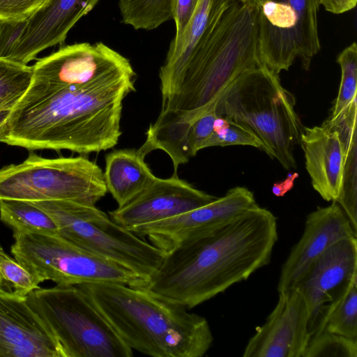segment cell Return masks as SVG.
<instances>
[{"instance_id": "cell-13", "label": "cell", "mask_w": 357, "mask_h": 357, "mask_svg": "<svg viewBox=\"0 0 357 357\" xmlns=\"http://www.w3.org/2000/svg\"><path fill=\"white\" fill-rule=\"evenodd\" d=\"M357 278V237L340 240L322 253L295 285L309 314L311 337L321 329L330 307Z\"/></svg>"}, {"instance_id": "cell-5", "label": "cell", "mask_w": 357, "mask_h": 357, "mask_svg": "<svg viewBox=\"0 0 357 357\" xmlns=\"http://www.w3.org/2000/svg\"><path fill=\"white\" fill-rule=\"evenodd\" d=\"M295 106L294 96L282 86L279 75L261 65L243 73L225 89L215 112L250 130L261 150L290 170L296 168L294 150L304 129Z\"/></svg>"}, {"instance_id": "cell-9", "label": "cell", "mask_w": 357, "mask_h": 357, "mask_svg": "<svg viewBox=\"0 0 357 357\" xmlns=\"http://www.w3.org/2000/svg\"><path fill=\"white\" fill-rule=\"evenodd\" d=\"M107 192L102 169L84 156L46 158L31 153L22 162L0 169V200L96 204Z\"/></svg>"}, {"instance_id": "cell-31", "label": "cell", "mask_w": 357, "mask_h": 357, "mask_svg": "<svg viewBox=\"0 0 357 357\" xmlns=\"http://www.w3.org/2000/svg\"><path fill=\"white\" fill-rule=\"evenodd\" d=\"M218 117L215 109L210 110L196 121L190 127L188 135V148L190 157L206 149V145L213 132L215 121Z\"/></svg>"}, {"instance_id": "cell-15", "label": "cell", "mask_w": 357, "mask_h": 357, "mask_svg": "<svg viewBox=\"0 0 357 357\" xmlns=\"http://www.w3.org/2000/svg\"><path fill=\"white\" fill-rule=\"evenodd\" d=\"M217 197L199 190L180 178L155 177L139 194L109 212V218L130 229L170 218L206 205Z\"/></svg>"}, {"instance_id": "cell-32", "label": "cell", "mask_w": 357, "mask_h": 357, "mask_svg": "<svg viewBox=\"0 0 357 357\" xmlns=\"http://www.w3.org/2000/svg\"><path fill=\"white\" fill-rule=\"evenodd\" d=\"M47 0H0V21H24Z\"/></svg>"}, {"instance_id": "cell-27", "label": "cell", "mask_w": 357, "mask_h": 357, "mask_svg": "<svg viewBox=\"0 0 357 357\" xmlns=\"http://www.w3.org/2000/svg\"><path fill=\"white\" fill-rule=\"evenodd\" d=\"M341 68L338 93L328 120L335 119L356 100L357 93V45L353 42L337 58Z\"/></svg>"}, {"instance_id": "cell-7", "label": "cell", "mask_w": 357, "mask_h": 357, "mask_svg": "<svg viewBox=\"0 0 357 357\" xmlns=\"http://www.w3.org/2000/svg\"><path fill=\"white\" fill-rule=\"evenodd\" d=\"M54 220L64 238L149 280L166 255L114 222L95 204L71 199L33 202Z\"/></svg>"}, {"instance_id": "cell-12", "label": "cell", "mask_w": 357, "mask_h": 357, "mask_svg": "<svg viewBox=\"0 0 357 357\" xmlns=\"http://www.w3.org/2000/svg\"><path fill=\"white\" fill-rule=\"evenodd\" d=\"M134 70L129 59L102 42L65 45L32 66L31 86L63 87L88 84Z\"/></svg>"}, {"instance_id": "cell-2", "label": "cell", "mask_w": 357, "mask_h": 357, "mask_svg": "<svg viewBox=\"0 0 357 357\" xmlns=\"http://www.w3.org/2000/svg\"><path fill=\"white\" fill-rule=\"evenodd\" d=\"M135 76L132 70L79 86L29 85L10 112L2 142L81 154L113 148L121 135L123 101L135 91Z\"/></svg>"}, {"instance_id": "cell-6", "label": "cell", "mask_w": 357, "mask_h": 357, "mask_svg": "<svg viewBox=\"0 0 357 357\" xmlns=\"http://www.w3.org/2000/svg\"><path fill=\"white\" fill-rule=\"evenodd\" d=\"M26 299L56 338L63 357L133 356V351L78 285L40 287Z\"/></svg>"}, {"instance_id": "cell-26", "label": "cell", "mask_w": 357, "mask_h": 357, "mask_svg": "<svg viewBox=\"0 0 357 357\" xmlns=\"http://www.w3.org/2000/svg\"><path fill=\"white\" fill-rule=\"evenodd\" d=\"M32 78V66L0 58V110H12Z\"/></svg>"}, {"instance_id": "cell-17", "label": "cell", "mask_w": 357, "mask_h": 357, "mask_svg": "<svg viewBox=\"0 0 357 357\" xmlns=\"http://www.w3.org/2000/svg\"><path fill=\"white\" fill-rule=\"evenodd\" d=\"M0 357H63L26 296L0 291Z\"/></svg>"}, {"instance_id": "cell-30", "label": "cell", "mask_w": 357, "mask_h": 357, "mask_svg": "<svg viewBox=\"0 0 357 357\" xmlns=\"http://www.w3.org/2000/svg\"><path fill=\"white\" fill-rule=\"evenodd\" d=\"M232 145L250 146L261 149L262 145L256 135L245 127L218 116L213 132L206 148Z\"/></svg>"}, {"instance_id": "cell-23", "label": "cell", "mask_w": 357, "mask_h": 357, "mask_svg": "<svg viewBox=\"0 0 357 357\" xmlns=\"http://www.w3.org/2000/svg\"><path fill=\"white\" fill-rule=\"evenodd\" d=\"M173 0H119L121 22L135 30L150 31L172 20Z\"/></svg>"}, {"instance_id": "cell-29", "label": "cell", "mask_w": 357, "mask_h": 357, "mask_svg": "<svg viewBox=\"0 0 357 357\" xmlns=\"http://www.w3.org/2000/svg\"><path fill=\"white\" fill-rule=\"evenodd\" d=\"M304 357H357V339L323 330L311 337Z\"/></svg>"}, {"instance_id": "cell-10", "label": "cell", "mask_w": 357, "mask_h": 357, "mask_svg": "<svg viewBox=\"0 0 357 357\" xmlns=\"http://www.w3.org/2000/svg\"><path fill=\"white\" fill-rule=\"evenodd\" d=\"M319 0H268L258 9V51L261 63L276 75L298 57L307 70L321 49Z\"/></svg>"}, {"instance_id": "cell-33", "label": "cell", "mask_w": 357, "mask_h": 357, "mask_svg": "<svg viewBox=\"0 0 357 357\" xmlns=\"http://www.w3.org/2000/svg\"><path fill=\"white\" fill-rule=\"evenodd\" d=\"M198 0H173L172 20L176 26L175 36L172 40H178L183 33L195 10Z\"/></svg>"}, {"instance_id": "cell-18", "label": "cell", "mask_w": 357, "mask_h": 357, "mask_svg": "<svg viewBox=\"0 0 357 357\" xmlns=\"http://www.w3.org/2000/svg\"><path fill=\"white\" fill-rule=\"evenodd\" d=\"M100 0H47L22 22L20 36L8 60L23 65L47 48L62 44L75 24Z\"/></svg>"}, {"instance_id": "cell-34", "label": "cell", "mask_w": 357, "mask_h": 357, "mask_svg": "<svg viewBox=\"0 0 357 357\" xmlns=\"http://www.w3.org/2000/svg\"><path fill=\"white\" fill-rule=\"evenodd\" d=\"M320 5L334 14H341L355 8L357 0H319Z\"/></svg>"}, {"instance_id": "cell-28", "label": "cell", "mask_w": 357, "mask_h": 357, "mask_svg": "<svg viewBox=\"0 0 357 357\" xmlns=\"http://www.w3.org/2000/svg\"><path fill=\"white\" fill-rule=\"evenodd\" d=\"M43 280L31 273L0 245V291L26 296L40 288Z\"/></svg>"}, {"instance_id": "cell-20", "label": "cell", "mask_w": 357, "mask_h": 357, "mask_svg": "<svg viewBox=\"0 0 357 357\" xmlns=\"http://www.w3.org/2000/svg\"><path fill=\"white\" fill-rule=\"evenodd\" d=\"M233 0H198L183 35L172 40L159 71L161 94L172 86L185 67L193 50Z\"/></svg>"}, {"instance_id": "cell-19", "label": "cell", "mask_w": 357, "mask_h": 357, "mask_svg": "<svg viewBox=\"0 0 357 357\" xmlns=\"http://www.w3.org/2000/svg\"><path fill=\"white\" fill-rule=\"evenodd\" d=\"M300 144L314 190L323 199L337 202L344 158L338 132L323 126L304 127Z\"/></svg>"}, {"instance_id": "cell-3", "label": "cell", "mask_w": 357, "mask_h": 357, "mask_svg": "<svg viewBox=\"0 0 357 357\" xmlns=\"http://www.w3.org/2000/svg\"><path fill=\"white\" fill-rule=\"evenodd\" d=\"M278 239L276 217L257 204L167 254L143 289L193 308L268 265Z\"/></svg>"}, {"instance_id": "cell-35", "label": "cell", "mask_w": 357, "mask_h": 357, "mask_svg": "<svg viewBox=\"0 0 357 357\" xmlns=\"http://www.w3.org/2000/svg\"><path fill=\"white\" fill-rule=\"evenodd\" d=\"M290 177L285 180L282 183L275 184L273 187V192L278 197L283 196L288 190L293 187V181L296 177L298 176V174L294 173L289 175Z\"/></svg>"}, {"instance_id": "cell-22", "label": "cell", "mask_w": 357, "mask_h": 357, "mask_svg": "<svg viewBox=\"0 0 357 357\" xmlns=\"http://www.w3.org/2000/svg\"><path fill=\"white\" fill-rule=\"evenodd\" d=\"M0 220L13 233L37 231L59 234L52 218L32 202L17 200H0Z\"/></svg>"}, {"instance_id": "cell-1", "label": "cell", "mask_w": 357, "mask_h": 357, "mask_svg": "<svg viewBox=\"0 0 357 357\" xmlns=\"http://www.w3.org/2000/svg\"><path fill=\"white\" fill-rule=\"evenodd\" d=\"M263 65L258 51V10L233 0L193 50L183 70L162 95L161 109L146 132V153L165 151L174 169L190 158L192 123L215 109L220 96L240 75Z\"/></svg>"}, {"instance_id": "cell-8", "label": "cell", "mask_w": 357, "mask_h": 357, "mask_svg": "<svg viewBox=\"0 0 357 357\" xmlns=\"http://www.w3.org/2000/svg\"><path fill=\"white\" fill-rule=\"evenodd\" d=\"M10 251L43 282L58 285L114 282L143 288L148 280L112 261L73 243L59 234L37 231L13 233Z\"/></svg>"}, {"instance_id": "cell-4", "label": "cell", "mask_w": 357, "mask_h": 357, "mask_svg": "<svg viewBox=\"0 0 357 357\" xmlns=\"http://www.w3.org/2000/svg\"><path fill=\"white\" fill-rule=\"evenodd\" d=\"M78 286L132 351L153 357H201L212 345L207 320L183 305L121 283Z\"/></svg>"}, {"instance_id": "cell-37", "label": "cell", "mask_w": 357, "mask_h": 357, "mask_svg": "<svg viewBox=\"0 0 357 357\" xmlns=\"http://www.w3.org/2000/svg\"><path fill=\"white\" fill-rule=\"evenodd\" d=\"M241 3L250 6L251 8L259 9L261 5L268 0H237Z\"/></svg>"}, {"instance_id": "cell-21", "label": "cell", "mask_w": 357, "mask_h": 357, "mask_svg": "<svg viewBox=\"0 0 357 357\" xmlns=\"http://www.w3.org/2000/svg\"><path fill=\"white\" fill-rule=\"evenodd\" d=\"M144 158L136 149L115 150L106 155L105 183L118 206L133 199L155 178Z\"/></svg>"}, {"instance_id": "cell-24", "label": "cell", "mask_w": 357, "mask_h": 357, "mask_svg": "<svg viewBox=\"0 0 357 357\" xmlns=\"http://www.w3.org/2000/svg\"><path fill=\"white\" fill-rule=\"evenodd\" d=\"M344 151L342 187L337 200L357 232V130L340 136Z\"/></svg>"}, {"instance_id": "cell-36", "label": "cell", "mask_w": 357, "mask_h": 357, "mask_svg": "<svg viewBox=\"0 0 357 357\" xmlns=\"http://www.w3.org/2000/svg\"><path fill=\"white\" fill-rule=\"evenodd\" d=\"M11 110H0V142L4 139L8 131V122Z\"/></svg>"}, {"instance_id": "cell-25", "label": "cell", "mask_w": 357, "mask_h": 357, "mask_svg": "<svg viewBox=\"0 0 357 357\" xmlns=\"http://www.w3.org/2000/svg\"><path fill=\"white\" fill-rule=\"evenodd\" d=\"M323 330L357 339V278L328 307L322 321Z\"/></svg>"}, {"instance_id": "cell-16", "label": "cell", "mask_w": 357, "mask_h": 357, "mask_svg": "<svg viewBox=\"0 0 357 357\" xmlns=\"http://www.w3.org/2000/svg\"><path fill=\"white\" fill-rule=\"evenodd\" d=\"M353 237H357V232L337 202L310 213L302 236L281 267L278 293L293 289L314 261L334 243Z\"/></svg>"}, {"instance_id": "cell-11", "label": "cell", "mask_w": 357, "mask_h": 357, "mask_svg": "<svg viewBox=\"0 0 357 357\" xmlns=\"http://www.w3.org/2000/svg\"><path fill=\"white\" fill-rule=\"evenodd\" d=\"M256 205L252 192L237 186L206 205L129 230L140 238H147L150 243L167 255L211 233L227 220Z\"/></svg>"}, {"instance_id": "cell-14", "label": "cell", "mask_w": 357, "mask_h": 357, "mask_svg": "<svg viewBox=\"0 0 357 357\" xmlns=\"http://www.w3.org/2000/svg\"><path fill=\"white\" fill-rule=\"evenodd\" d=\"M306 303L296 289L279 292L265 322L256 328L243 357H304L311 338Z\"/></svg>"}]
</instances>
